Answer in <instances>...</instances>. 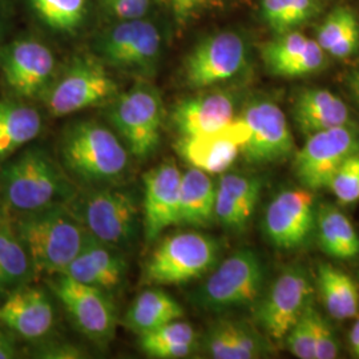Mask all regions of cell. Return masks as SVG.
<instances>
[{
  "label": "cell",
  "mask_w": 359,
  "mask_h": 359,
  "mask_svg": "<svg viewBox=\"0 0 359 359\" xmlns=\"http://www.w3.org/2000/svg\"><path fill=\"white\" fill-rule=\"evenodd\" d=\"M76 192L65 167L40 147H29L0 164V200L8 212L25 215L67 205Z\"/></svg>",
  "instance_id": "1"
},
{
  "label": "cell",
  "mask_w": 359,
  "mask_h": 359,
  "mask_svg": "<svg viewBox=\"0 0 359 359\" xmlns=\"http://www.w3.org/2000/svg\"><path fill=\"white\" fill-rule=\"evenodd\" d=\"M38 274H62L80 253L88 231L67 205H55L13 218Z\"/></svg>",
  "instance_id": "2"
},
{
  "label": "cell",
  "mask_w": 359,
  "mask_h": 359,
  "mask_svg": "<svg viewBox=\"0 0 359 359\" xmlns=\"http://www.w3.org/2000/svg\"><path fill=\"white\" fill-rule=\"evenodd\" d=\"M129 154L118 135L96 121L74 124L60 142L62 165L87 187L114 185L123 179Z\"/></svg>",
  "instance_id": "3"
},
{
  "label": "cell",
  "mask_w": 359,
  "mask_h": 359,
  "mask_svg": "<svg viewBox=\"0 0 359 359\" xmlns=\"http://www.w3.org/2000/svg\"><path fill=\"white\" fill-rule=\"evenodd\" d=\"M135 193L114 185L77 189L67 204L92 237L123 252L136 243L142 228Z\"/></svg>",
  "instance_id": "4"
},
{
  "label": "cell",
  "mask_w": 359,
  "mask_h": 359,
  "mask_svg": "<svg viewBox=\"0 0 359 359\" xmlns=\"http://www.w3.org/2000/svg\"><path fill=\"white\" fill-rule=\"evenodd\" d=\"M209 273L192 301L210 313L253 308L266 287V268L252 249L234 252Z\"/></svg>",
  "instance_id": "5"
},
{
  "label": "cell",
  "mask_w": 359,
  "mask_h": 359,
  "mask_svg": "<svg viewBox=\"0 0 359 359\" xmlns=\"http://www.w3.org/2000/svg\"><path fill=\"white\" fill-rule=\"evenodd\" d=\"M221 245L200 231H180L156 246L142 270V283L182 285L204 277L218 264Z\"/></svg>",
  "instance_id": "6"
},
{
  "label": "cell",
  "mask_w": 359,
  "mask_h": 359,
  "mask_svg": "<svg viewBox=\"0 0 359 359\" xmlns=\"http://www.w3.org/2000/svg\"><path fill=\"white\" fill-rule=\"evenodd\" d=\"M117 93V83L103 60L93 55H80L56 74L40 100L52 116L63 117L109 104Z\"/></svg>",
  "instance_id": "7"
},
{
  "label": "cell",
  "mask_w": 359,
  "mask_h": 359,
  "mask_svg": "<svg viewBox=\"0 0 359 359\" xmlns=\"http://www.w3.org/2000/svg\"><path fill=\"white\" fill-rule=\"evenodd\" d=\"M108 120L129 154L148 158L161 142L164 105L158 90L149 83L140 81L109 102Z\"/></svg>",
  "instance_id": "8"
},
{
  "label": "cell",
  "mask_w": 359,
  "mask_h": 359,
  "mask_svg": "<svg viewBox=\"0 0 359 359\" xmlns=\"http://www.w3.org/2000/svg\"><path fill=\"white\" fill-rule=\"evenodd\" d=\"M314 286L305 268L287 266L258 298L255 318L258 327L273 341H283L305 309L313 302Z\"/></svg>",
  "instance_id": "9"
},
{
  "label": "cell",
  "mask_w": 359,
  "mask_h": 359,
  "mask_svg": "<svg viewBox=\"0 0 359 359\" xmlns=\"http://www.w3.org/2000/svg\"><path fill=\"white\" fill-rule=\"evenodd\" d=\"M163 40L158 28L147 19L118 20L95 43L97 56L117 69L152 75L161 56Z\"/></svg>",
  "instance_id": "10"
},
{
  "label": "cell",
  "mask_w": 359,
  "mask_h": 359,
  "mask_svg": "<svg viewBox=\"0 0 359 359\" xmlns=\"http://www.w3.org/2000/svg\"><path fill=\"white\" fill-rule=\"evenodd\" d=\"M47 285L80 333L97 345H107L114 339L117 311L112 294L65 274L52 276Z\"/></svg>",
  "instance_id": "11"
},
{
  "label": "cell",
  "mask_w": 359,
  "mask_h": 359,
  "mask_svg": "<svg viewBox=\"0 0 359 359\" xmlns=\"http://www.w3.org/2000/svg\"><path fill=\"white\" fill-rule=\"evenodd\" d=\"M359 154V132L353 126L326 129L308 136L294 154L293 172L298 182L313 192L326 189L337 169Z\"/></svg>",
  "instance_id": "12"
},
{
  "label": "cell",
  "mask_w": 359,
  "mask_h": 359,
  "mask_svg": "<svg viewBox=\"0 0 359 359\" xmlns=\"http://www.w3.org/2000/svg\"><path fill=\"white\" fill-rule=\"evenodd\" d=\"M317 206L314 192L304 187L277 193L262 219L266 241L283 252L306 246L314 237Z\"/></svg>",
  "instance_id": "13"
},
{
  "label": "cell",
  "mask_w": 359,
  "mask_h": 359,
  "mask_svg": "<svg viewBox=\"0 0 359 359\" xmlns=\"http://www.w3.org/2000/svg\"><path fill=\"white\" fill-rule=\"evenodd\" d=\"M0 72L18 97L40 99L56 76V59L39 39L22 36L0 46Z\"/></svg>",
  "instance_id": "14"
},
{
  "label": "cell",
  "mask_w": 359,
  "mask_h": 359,
  "mask_svg": "<svg viewBox=\"0 0 359 359\" xmlns=\"http://www.w3.org/2000/svg\"><path fill=\"white\" fill-rule=\"evenodd\" d=\"M246 63L244 38L231 31L218 32L203 40L188 55L184 79L193 90H205L237 76Z\"/></svg>",
  "instance_id": "15"
},
{
  "label": "cell",
  "mask_w": 359,
  "mask_h": 359,
  "mask_svg": "<svg viewBox=\"0 0 359 359\" xmlns=\"http://www.w3.org/2000/svg\"><path fill=\"white\" fill-rule=\"evenodd\" d=\"M249 130L243 148L245 160L253 165H269L294 154V139L283 109L270 100L259 99L245 107L240 115Z\"/></svg>",
  "instance_id": "16"
},
{
  "label": "cell",
  "mask_w": 359,
  "mask_h": 359,
  "mask_svg": "<svg viewBox=\"0 0 359 359\" xmlns=\"http://www.w3.org/2000/svg\"><path fill=\"white\" fill-rule=\"evenodd\" d=\"M142 181V233L148 243H154L169 226L180 225L181 170L168 160L148 170Z\"/></svg>",
  "instance_id": "17"
},
{
  "label": "cell",
  "mask_w": 359,
  "mask_h": 359,
  "mask_svg": "<svg viewBox=\"0 0 359 359\" xmlns=\"http://www.w3.org/2000/svg\"><path fill=\"white\" fill-rule=\"evenodd\" d=\"M50 294L35 285H25L6 295L0 304V326L25 341L46 339L55 326Z\"/></svg>",
  "instance_id": "18"
},
{
  "label": "cell",
  "mask_w": 359,
  "mask_h": 359,
  "mask_svg": "<svg viewBox=\"0 0 359 359\" xmlns=\"http://www.w3.org/2000/svg\"><path fill=\"white\" fill-rule=\"evenodd\" d=\"M248 137L244 120L236 116L226 127L216 132L181 137L177 152L191 167L209 175L225 173L243 152Z\"/></svg>",
  "instance_id": "19"
},
{
  "label": "cell",
  "mask_w": 359,
  "mask_h": 359,
  "mask_svg": "<svg viewBox=\"0 0 359 359\" xmlns=\"http://www.w3.org/2000/svg\"><path fill=\"white\" fill-rule=\"evenodd\" d=\"M326 52L317 40L299 31H290L265 43L261 48L262 60L274 76L294 79L320 72L326 65Z\"/></svg>",
  "instance_id": "20"
},
{
  "label": "cell",
  "mask_w": 359,
  "mask_h": 359,
  "mask_svg": "<svg viewBox=\"0 0 359 359\" xmlns=\"http://www.w3.org/2000/svg\"><path fill=\"white\" fill-rule=\"evenodd\" d=\"M127 271L128 262L123 250L88 234L83 249L62 274L112 294L124 283Z\"/></svg>",
  "instance_id": "21"
},
{
  "label": "cell",
  "mask_w": 359,
  "mask_h": 359,
  "mask_svg": "<svg viewBox=\"0 0 359 359\" xmlns=\"http://www.w3.org/2000/svg\"><path fill=\"white\" fill-rule=\"evenodd\" d=\"M236 117V99L226 90H208L180 102L172 123L181 137L205 135L226 127Z\"/></svg>",
  "instance_id": "22"
},
{
  "label": "cell",
  "mask_w": 359,
  "mask_h": 359,
  "mask_svg": "<svg viewBox=\"0 0 359 359\" xmlns=\"http://www.w3.org/2000/svg\"><path fill=\"white\" fill-rule=\"evenodd\" d=\"M264 181L258 176L224 173L216 187L215 218L233 233L244 231L256 212Z\"/></svg>",
  "instance_id": "23"
},
{
  "label": "cell",
  "mask_w": 359,
  "mask_h": 359,
  "mask_svg": "<svg viewBox=\"0 0 359 359\" xmlns=\"http://www.w3.org/2000/svg\"><path fill=\"white\" fill-rule=\"evenodd\" d=\"M266 338L249 322L225 318L209 327L203 339V348L209 358H264L271 353Z\"/></svg>",
  "instance_id": "24"
},
{
  "label": "cell",
  "mask_w": 359,
  "mask_h": 359,
  "mask_svg": "<svg viewBox=\"0 0 359 359\" xmlns=\"http://www.w3.org/2000/svg\"><path fill=\"white\" fill-rule=\"evenodd\" d=\"M293 117L298 129L306 136L326 129L353 126L346 103L333 92L321 88H309L297 95Z\"/></svg>",
  "instance_id": "25"
},
{
  "label": "cell",
  "mask_w": 359,
  "mask_h": 359,
  "mask_svg": "<svg viewBox=\"0 0 359 359\" xmlns=\"http://www.w3.org/2000/svg\"><path fill=\"white\" fill-rule=\"evenodd\" d=\"M216 187L210 175L204 170L191 167L181 172L180 225L206 228L216 221Z\"/></svg>",
  "instance_id": "26"
},
{
  "label": "cell",
  "mask_w": 359,
  "mask_h": 359,
  "mask_svg": "<svg viewBox=\"0 0 359 359\" xmlns=\"http://www.w3.org/2000/svg\"><path fill=\"white\" fill-rule=\"evenodd\" d=\"M43 127L38 109L18 99L0 100V164L36 139Z\"/></svg>",
  "instance_id": "27"
},
{
  "label": "cell",
  "mask_w": 359,
  "mask_h": 359,
  "mask_svg": "<svg viewBox=\"0 0 359 359\" xmlns=\"http://www.w3.org/2000/svg\"><path fill=\"white\" fill-rule=\"evenodd\" d=\"M314 237L326 256L339 261L359 256V233L346 215L333 204L317 206Z\"/></svg>",
  "instance_id": "28"
},
{
  "label": "cell",
  "mask_w": 359,
  "mask_h": 359,
  "mask_svg": "<svg viewBox=\"0 0 359 359\" xmlns=\"http://www.w3.org/2000/svg\"><path fill=\"white\" fill-rule=\"evenodd\" d=\"M36 271L27 248L18 236L10 212L0 222V298L32 283Z\"/></svg>",
  "instance_id": "29"
},
{
  "label": "cell",
  "mask_w": 359,
  "mask_h": 359,
  "mask_svg": "<svg viewBox=\"0 0 359 359\" xmlns=\"http://www.w3.org/2000/svg\"><path fill=\"white\" fill-rule=\"evenodd\" d=\"M182 317L184 309L172 295L152 287L135 298L126 313L124 325L132 333L140 337Z\"/></svg>",
  "instance_id": "30"
},
{
  "label": "cell",
  "mask_w": 359,
  "mask_h": 359,
  "mask_svg": "<svg viewBox=\"0 0 359 359\" xmlns=\"http://www.w3.org/2000/svg\"><path fill=\"white\" fill-rule=\"evenodd\" d=\"M317 287L323 306L334 320L346 321L358 316V285L345 271L332 264H321Z\"/></svg>",
  "instance_id": "31"
},
{
  "label": "cell",
  "mask_w": 359,
  "mask_h": 359,
  "mask_svg": "<svg viewBox=\"0 0 359 359\" xmlns=\"http://www.w3.org/2000/svg\"><path fill=\"white\" fill-rule=\"evenodd\" d=\"M198 345V334L191 323L181 318L139 337L142 353L154 359L188 358Z\"/></svg>",
  "instance_id": "32"
},
{
  "label": "cell",
  "mask_w": 359,
  "mask_h": 359,
  "mask_svg": "<svg viewBox=\"0 0 359 359\" xmlns=\"http://www.w3.org/2000/svg\"><path fill=\"white\" fill-rule=\"evenodd\" d=\"M317 43L329 56L347 59L359 46V25L348 7H337L326 16L317 31Z\"/></svg>",
  "instance_id": "33"
},
{
  "label": "cell",
  "mask_w": 359,
  "mask_h": 359,
  "mask_svg": "<svg viewBox=\"0 0 359 359\" xmlns=\"http://www.w3.org/2000/svg\"><path fill=\"white\" fill-rule=\"evenodd\" d=\"M266 25L277 35L294 31L320 13L318 0H261Z\"/></svg>",
  "instance_id": "34"
},
{
  "label": "cell",
  "mask_w": 359,
  "mask_h": 359,
  "mask_svg": "<svg viewBox=\"0 0 359 359\" xmlns=\"http://www.w3.org/2000/svg\"><path fill=\"white\" fill-rule=\"evenodd\" d=\"M39 18L56 31L76 29L86 18L88 0H28Z\"/></svg>",
  "instance_id": "35"
},
{
  "label": "cell",
  "mask_w": 359,
  "mask_h": 359,
  "mask_svg": "<svg viewBox=\"0 0 359 359\" xmlns=\"http://www.w3.org/2000/svg\"><path fill=\"white\" fill-rule=\"evenodd\" d=\"M314 309V302H311L285 337L286 347L297 358L316 359L313 330Z\"/></svg>",
  "instance_id": "36"
},
{
  "label": "cell",
  "mask_w": 359,
  "mask_h": 359,
  "mask_svg": "<svg viewBox=\"0 0 359 359\" xmlns=\"http://www.w3.org/2000/svg\"><path fill=\"white\" fill-rule=\"evenodd\" d=\"M342 205H351L359 200V154L348 157L337 169L327 187Z\"/></svg>",
  "instance_id": "37"
},
{
  "label": "cell",
  "mask_w": 359,
  "mask_h": 359,
  "mask_svg": "<svg viewBox=\"0 0 359 359\" xmlns=\"http://www.w3.org/2000/svg\"><path fill=\"white\" fill-rule=\"evenodd\" d=\"M313 330L316 359L337 358L339 355V341L335 335L333 325L317 308L314 309Z\"/></svg>",
  "instance_id": "38"
},
{
  "label": "cell",
  "mask_w": 359,
  "mask_h": 359,
  "mask_svg": "<svg viewBox=\"0 0 359 359\" xmlns=\"http://www.w3.org/2000/svg\"><path fill=\"white\" fill-rule=\"evenodd\" d=\"M229 0H169L173 19L179 26L189 25L196 18L218 7H222Z\"/></svg>",
  "instance_id": "39"
},
{
  "label": "cell",
  "mask_w": 359,
  "mask_h": 359,
  "mask_svg": "<svg viewBox=\"0 0 359 359\" xmlns=\"http://www.w3.org/2000/svg\"><path fill=\"white\" fill-rule=\"evenodd\" d=\"M104 10L117 20L142 19L149 13L152 0H103Z\"/></svg>",
  "instance_id": "40"
},
{
  "label": "cell",
  "mask_w": 359,
  "mask_h": 359,
  "mask_svg": "<svg viewBox=\"0 0 359 359\" xmlns=\"http://www.w3.org/2000/svg\"><path fill=\"white\" fill-rule=\"evenodd\" d=\"M32 357L41 359H79L86 358L87 353L71 342L65 341H48L39 345Z\"/></svg>",
  "instance_id": "41"
},
{
  "label": "cell",
  "mask_w": 359,
  "mask_h": 359,
  "mask_svg": "<svg viewBox=\"0 0 359 359\" xmlns=\"http://www.w3.org/2000/svg\"><path fill=\"white\" fill-rule=\"evenodd\" d=\"M18 357L19 353L13 338L6 334L4 327L0 326V359H13Z\"/></svg>",
  "instance_id": "42"
},
{
  "label": "cell",
  "mask_w": 359,
  "mask_h": 359,
  "mask_svg": "<svg viewBox=\"0 0 359 359\" xmlns=\"http://www.w3.org/2000/svg\"><path fill=\"white\" fill-rule=\"evenodd\" d=\"M347 87L351 92V95L354 96V99L359 104V68L351 71L346 77Z\"/></svg>",
  "instance_id": "43"
},
{
  "label": "cell",
  "mask_w": 359,
  "mask_h": 359,
  "mask_svg": "<svg viewBox=\"0 0 359 359\" xmlns=\"http://www.w3.org/2000/svg\"><path fill=\"white\" fill-rule=\"evenodd\" d=\"M350 347L353 354L359 358V318L353 325L350 332Z\"/></svg>",
  "instance_id": "44"
},
{
  "label": "cell",
  "mask_w": 359,
  "mask_h": 359,
  "mask_svg": "<svg viewBox=\"0 0 359 359\" xmlns=\"http://www.w3.org/2000/svg\"><path fill=\"white\" fill-rule=\"evenodd\" d=\"M7 11L8 10L6 7L4 0H0V46H1V40L4 36L6 26H7V22H8V13Z\"/></svg>",
  "instance_id": "45"
},
{
  "label": "cell",
  "mask_w": 359,
  "mask_h": 359,
  "mask_svg": "<svg viewBox=\"0 0 359 359\" xmlns=\"http://www.w3.org/2000/svg\"><path fill=\"white\" fill-rule=\"evenodd\" d=\"M7 215H8V210H7V208L3 204V201L0 200V222L6 218Z\"/></svg>",
  "instance_id": "46"
}]
</instances>
